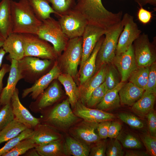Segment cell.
I'll use <instances>...</instances> for the list:
<instances>
[{
    "label": "cell",
    "mask_w": 156,
    "mask_h": 156,
    "mask_svg": "<svg viewBox=\"0 0 156 156\" xmlns=\"http://www.w3.org/2000/svg\"><path fill=\"white\" fill-rule=\"evenodd\" d=\"M81 14L88 24L107 30L120 22L122 12L113 13L107 10L102 0H77L73 9Z\"/></svg>",
    "instance_id": "1"
},
{
    "label": "cell",
    "mask_w": 156,
    "mask_h": 156,
    "mask_svg": "<svg viewBox=\"0 0 156 156\" xmlns=\"http://www.w3.org/2000/svg\"><path fill=\"white\" fill-rule=\"evenodd\" d=\"M12 32L36 35L42 21L37 16L27 0H11Z\"/></svg>",
    "instance_id": "2"
},
{
    "label": "cell",
    "mask_w": 156,
    "mask_h": 156,
    "mask_svg": "<svg viewBox=\"0 0 156 156\" xmlns=\"http://www.w3.org/2000/svg\"><path fill=\"white\" fill-rule=\"evenodd\" d=\"M36 35L51 43L58 56L65 49L69 40L58 21L51 16L42 21Z\"/></svg>",
    "instance_id": "3"
},
{
    "label": "cell",
    "mask_w": 156,
    "mask_h": 156,
    "mask_svg": "<svg viewBox=\"0 0 156 156\" xmlns=\"http://www.w3.org/2000/svg\"><path fill=\"white\" fill-rule=\"evenodd\" d=\"M123 28L121 21L106 30L104 39L96 57V59L101 66L113 62L116 55L118 38Z\"/></svg>",
    "instance_id": "4"
},
{
    "label": "cell",
    "mask_w": 156,
    "mask_h": 156,
    "mask_svg": "<svg viewBox=\"0 0 156 156\" xmlns=\"http://www.w3.org/2000/svg\"><path fill=\"white\" fill-rule=\"evenodd\" d=\"M62 52L60 59L65 73L75 77L82 55V36L69 39Z\"/></svg>",
    "instance_id": "5"
},
{
    "label": "cell",
    "mask_w": 156,
    "mask_h": 156,
    "mask_svg": "<svg viewBox=\"0 0 156 156\" xmlns=\"http://www.w3.org/2000/svg\"><path fill=\"white\" fill-rule=\"evenodd\" d=\"M24 41L25 56H33L53 60L58 56L53 46L36 35L23 34Z\"/></svg>",
    "instance_id": "6"
},
{
    "label": "cell",
    "mask_w": 156,
    "mask_h": 156,
    "mask_svg": "<svg viewBox=\"0 0 156 156\" xmlns=\"http://www.w3.org/2000/svg\"><path fill=\"white\" fill-rule=\"evenodd\" d=\"M58 18L63 32L69 39L81 37L88 24L84 17L74 9Z\"/></svg>",
    "instance_id": "7"
},
{
    "label": "cell",
    "mask_w": 156,
    "mask_h": 156,
    "mask_svg": "<svg viewBox=\"0 0 156 156\" xmlns=\"http://www.w3.org/2000/svg\"><path fill=\"white\" fill-rule=\"evenodd\" d=\"M135 59L138 67L150 66L156 59L154 46L150 42L148 36L141 34L133 42Z\"/></svg>",
    "instance_id": "8"
},
{
    "label": "cell",
    "mask_w": 156,
    "mask_h": 156,
    "mask_svg": "<svg viewBox=\"0 0 156 156\" xmlns=\"http://www.w3.org/2000/svg\"><path fill=\"white\" fill-rule=\"evenodd\" d=\"M121 21L124 28L118 38L116 55L120 54L128 49L142 33L134 22L133 17L129 14H125Z\"/></svg>",
    "instance_id": "9"
},
{
    "label": "cell",
    "mask_w": 156,
    "mask_h": 156,
    "mask_svg": "<svg viewBox=\"0 0 156 156\" xmlns=\"http://www.w3.org/2000/svg\"><path fill=\"white\" fill-rule=\"evenodd\" d=\"M18 61V68L22 78L34 80L38 76L45 71L51 65V60L41 59L33 56H25Z\"/></svg>",
    "instance_id": "10"
},
{
    "label": "cell",
    "mask_w": 156,
    "mask_h": 156,
    "mask_svg": "<svg viewBox=\"0 0 156 156\" xmlns=\"http://www.w3.org/2000/svg\"><path fill=\"white\" fill-rule=\"evenodd\" d=\"M68 99L57 105L49 114L48 121L54 125L62 129H66L78 119L72 111Z\"/></svg>",
    "instance_id": "11"
},
{
    "label": "cell",
    "mask_w": 156,
    "mask_h": 156,
    "mask_svg": "<svg viewBox=\"0 0 156 156\" xmlns=\"http://www.w3.org/2000/svg\"><path fill=\"white\" fill-rule=\"evenodd\" d=\"M106 30L92 25L88 24L86 27L82 38V55L80 69L89 57L97 43L104 35Z\"/></svg>",
    "instance_id": "12"
},
{
    "label": "cell",
    "mask_w": 156,
    "mask_h": 156,
    "mask_svg": "<svg viewBox=\"0 0 156 156\" xmlns=\"http://www.w3.org/2000/svg\"><path fill=\"white\" fill-rule=\"evenodd\" d=\"M113 62L120 74L121 81L125 82L138 67L133 45L125 52L116 55Z\"/></svg>",
    "instance_id": "13"
},
{
    "label": "cell",
    "mask_w": 156,
    "mask_h": 156,
    "mask_svg": "<svg viewBox=\"0 0 156 156\" xmlns=\"http://www.w3.org/2000/svg\"><path fill=\"white\" fill-rule=\"evenodd\" d=\"M61 73L60 69L58 64L57 62L55 63L48 73L36 80L31 87L23 90L22 97H25L30 94L33 99H36L44 92L51 83L53 80L57 79Z\"/></svg>",
    "instance_id": "14"
},
{
    "label": "cell",
    "mask_w": 156,
    "mask_h": 156,
    "mask_svg": "<svg viewBox=\"0 0 156 156\" xmlns=\"http://www.w3.org/2000/svg\"><path fill=\"white\" fill-rule=\"evenodd\" d=\"M74 107V113L84 121L99 123L114 119V114L98 109H92L86 107L81 101H77Z\"/></svg>",
    "instance_id": "15"
},
{
    "label": "cell",
    "mask_w": 156,
    "mask_h": 156,
    "mask_svg": "<svg viewBox=\"0 0 156 156\" xmlns=\"http://www.w3.org/2000/svg\"><path fill=\"white\" fill-rule=\"evenodd\" d=\"M2 48L9 54L11 59L19 61L24 57V41L23 34L12 32L5 38Z\"/></svg>",
    "instance_id": "16"
},
{
    "label": "cell",
    "mask_w": 156,
    "mask_h": 156,
    "mask_svg": "<svg viewBox=\"0 0 156 156\" xmlns=\"http://www.w3.org/2000/svg\"><path fill=\"white\" fill-rule=\"evenodd\" d=\"M98 123L84 121L72 130V134L77 140L87 145L96 143L101 139L95 131Z\"/></svg>",
    "instance_id": "17"
},
{
    "label": "cell",
    "mask_w": 156,
    "mask_h": 156,
    "mask_svg": "<svg viewBox=\"0 0 156 156\" xmlns=\"http://www.w3.org/2000/svg\"><path fill=\"white\" fill-rule=\"evenodd\" d=\"M9 75L5 87L3 89L0 94L2 105L10 102L12 97L16 89V86L22 77L18 68V61L11 60Z\"/></svg>",
    "instance_id": "18"
},
{
    "label": "cell",
    "mask_w": 156,
    "mask_h": 156,
    "mask_svg": "<svg viewBox=\"0 0 156 156\" xmlns=\"http://www.w3.org/2000/svg\"><path fill=\"white\" fill-rule=\"evenodd\" d=\"M12 106L16 118L27 127H34L40 122L39 119L33 116L21 102L18 92L16 89L11 99Z\"/></svg>",
    "instance_id": "19"
},
{
    "label": "cell",
    "mask_w": 156,
    "mask_h": 156,
    "mask_svg": "<svg viewBox=\"0 0 156 156\" xmlns=\"http://www.w3.org/2000/svg\"><path fill=\"white\" fill-rule=\"evenodd\" d=\"M106 64L101 66L97 72L79 87L81 102L87 103L91 93L105 81L107 70Z\"/></svg>",
    "instance_id": "20"
},
{
    "label": "cell",
    "mask_w": 156,
    "mask_h": 156,
    "mask_svg": "<svg viewBox=\"0 0 156 156\" xmlns=\"http://www.w3.org/2000/svg\"><path fill=\"white\" fill-rule=\"evenodd\" d=\"M104 38V35L101 37L90 56L80 69L79 80L80 85L94 74L96 70L97 55Z\"/></svg>",
    "instance_id": "21"
},
{
    "label": "cell",
    "mask_w": 156,
    "mask_h": 156,
    "mask_svg": "<svg viewBox=\"0 0 156 156\" xmlns=\"http://www.w3.org/2000/svg\"><path fill=\"white\" fill-rule=\"evenodd\" d=\"M144 91L131 82L124 83L118 92L120 103L132 105L142 97Z\"/></svg>",
    "instance_id": "22"
},
{
    "label": "cell",
    "mask_w": 156,
    "mask_h": 156,
    "mask_svg": "<svg viewBox=\"0 0 156 156\" xmlns=\"http://www.w3.org/2000/svg\"><path fill=\"white\" fill-rule=\"evenodd\" d=\"M11 0L0 2V34L5 39L12 32Z\"/></svg>",
    "instance_id": "23"
},
{
    "label": "cell",
    "mask_w": 156,
    "mask_h": 156,
    "mask_svg": "<svg viewBox=\"0 0 156 156\" xmlns=\"http://www.w3.org/2000/svg\"><path fill=\"white\" fill-rule=\"evenodd\" d=\"M73 77L69 74L61 73L57 79L63 85L70 104L74 107L80 97L79 87H77Z\"/></svg>",
    "instance_id": "24"
},
{
    "label": "cell",
    "mask_w": 156,
    "mask_h": 156,
    "mask_svg": "<svg viewBox=\"0 0 156 156\" xmlns=\"http://www.w3.org/2000/svg\"><path fill=\"white\" fill-rule=\"evenodd\" d=\"M124 83L121 81L113 89L108 90L101 101L97 105V109L104 110L118 107L120 103L118 92Z\"/></svg>",
    "instance_id": "25"
},
{
    "label": "cell",
    "mask_w": 156,
    "mask_h": 156,
    "mask_svg": "<svg viewBox=\"0 0 156 156\" xmlns=\"http://www.w3.org/2000/svg\"><path fill=\"white\" fill-rule=\"evenodd\" d=\"M64 148L66 155L87 156L90 151L88 145L70 137L66 139Z\"/></svg>",
    "instance_id": "26"
},
{
    "label": "cell",
    "mask_w": 156,
    "mask_h": 156,
    "mask_svg": "<svg viewBox=\"0 0 156 156\" xmlns=\"http://www.w3.org/2000/svg\"><path fill=\"white\" fill-rule=\"evenodd\" d=\"M61 94L58 83L54 81L43 93L38 103V107L43 109L53 105L60 98Z\"/></svg>",
    "instance_id": "27"
},
{
    "label": "cell",
    "mask_w": 156,
    "mask_h": 156,
    "mask_svg": "<svg viewBox=\"0 0 156 156\" xmlns=\"http://www.w3.org/2000/svg\"><path fill=\"white\" fill-rule=\"evenodd\" d=\"M156 94L144 91L142 97L132 105V109L138 115H146L153 109Z\"/></svg>",
    "instance_id": "28"
},
{
    "label": "cell",
    "mask_w": 156,
    "mask_h": 156,
    "mask_svg": "<svg viewBox=\"0 0 156 156\" xmlns=\"http://www.w3.org/2000/svg\"><path fill=\"white\" fill-rule=\"evenodd\" d=\"M37 17L41 21L49 17L51 14L57 13L49 5L48 0H27Z\"/></svg>",
    "instance_id": "29"
},
{
    "label": "cell",
    "mask_w": 156,
    "mask_h": 156,
    "mask_svg": "<svg viewBox=\"0 0 156 156\" xmlns=\"http://www.w3.org/2000/svg\"><path fill=\"white\" fill-rule=\"evenodd\" d=\"M36 150L40 156H59L65 155L64 145L58 140L46 144L37 145Z\"/></svg>",
    "instance_id": "30"
},
{
    "label": "cell",
    "mask_w": 156,
    "mask_h": 156,
    "mask_svg": "<svg viewBox=\"0 0 156 156\" xmlns=\"http://www.w3.org/2000/svg\"><path fill=\"white\" fill-rule=\"evenodd\" d=\"M27 128V126L14 118L0 131V144L15 137Z\"/></svg>",
    "instance_id": "31"
},
{
    "label": "cell",
    "mask_w": 156,
    "mask_h": 156,
    "mask_svg": "<svg viewBox=\"0 0 156 156\" xmlns=\"http://www.w3.org/2000/svg\"><path fill=\"white\" fill-rule=\"evenodd\" d=\"M149 72V66L138 67L131 74L128 79L139 88L145 90Z\"/></svg>",
    "instance_id": "32"
},
{
    "label": "cell",
    "mask_w": 156,
    "mask_h": 156,
    "mask_svg": "<svg viewBox=\"0 0 156 156\" xmlns=\"http://www.w3.org/2000/svg\"><path fill=\"white\" fill-rule=\"evenodd\" d=\"M37 145L46 144L59 139L55 132L45 127H42L34 132L31 137Z\"/></svg>",
    "instance_id": "33"
},
{
    "label": "cell",
    "mask_w": 156,
    "mask_h": 156,
    "mask_svg": "<svg viewBox=\"0 0 156 156\" xmlns=\"http://www.w3.org/2000/svg\"><path fill=\"white\" fill-rule=\"evenodd\" d=\"M34 132V131L27 128L8 141L0 149V156H2L4 154L10 151L22 140L31 137Z\"/></svg>",
    "instance_id": "34"
},
{
    "label": "cell",
    "mask_w": 156,
    "mask_h": 156,
    "mask_svg": "<svg viewBox=\"0 0 156 156\" xmlns=\"http://www.w3.org/2000/svg\"><path fill=\"white\" fill-rule=\"evenodd\" d=\"M37 145L31 137L22 140L2 156H18L25 153L30 149L35 148Z\"/></svg>",
    "instance_id": "35"
},
{
    "label": "cell",
    "mask_w": 156,
    "mask_h": 156,
    "mask_svg": "<svg viewBox=\"0 0 156 156\" xmlns=\"http://www.w3.org/2000/svg\"><path fill=\"white\" fill-rule=\"evenodd\" d=\"M48 0L58 17L73 9L76 3L75 0Z\"/></svg>",
    "instance_id": "36"
},
{
    "label": "cell",
    "mask_w": 156,
    "mask_h": 156,
    "mask_svg": "<svg viewBox=\"0 0 156 156\" xmlns=\"http://www.w3.org/2000/svg\"><path fill=\"white\" fill-rule=\"evenodd\" d=\"M118 70L113 65L107 66L104 82L108 90L112 89L121 81Z\"/></svg>",
    "instance_id": "37"
},
{
    "label": "cell",
    "mask_w": 156,
    "mask_h": 156,
    "mask_svg": "<svg viewBox=\"0 0 156 156\" xmlns=\"http://www.w3.org/2000/svg\"><path fill=\"white\" fill-rule=\"evenodd\" d=\"M126 148L130 149H139L142 147L140 141L133 135L122 132L116 138Z\"/></svg>",
    "instance_id": "38"
},
{
    "label": "cell",
    "mask_w": 156,
    "mask_h": 156,
    "mask_svg": "<svg viewBox=\"0 0 156 156\" xmlns=\"http://www.w3.org/2000/svg\"><path fill=\"white\" fill-rule=\"evenodd\" d=\"M3 106L0 109V131L14 119V115L10 103Z\"/></svg>",
    "instance_id": "39"
},
{
    "label": "cell",
    "mask_w": 156,
    "mask_h": 156,
    "mask_svg": "<svg viewBox=\"0 0 156 156\" xmlns=\"http://www.w3.org/2000/svg\"><path fill=\"white\" fill-rule=\"evenodd\" d=\"M108 90L104 81L92 92L87 103L89 107L97 105L101 101Z\"/></svg>",
    "instance_id": "40"
},
{
    "label": "cell",
    "mask_w": 156,
    "mask_h": 156,
    "mask_svg": "<svg viewBox=\"0 0 156 156\" xmlns=\"http://www.w3.org/2000/svg\"><path fill=\"white\" fill-rule=\"evenodd\" d=\"M111 140L107 144L105 154L107 156H123L124 153L120 142L115 138Z\"/></svg>",
    "instance_id": "41"
},
{
    "label": "cell",
    "mask_w": 156,
    "mask_h": 156,
    "mask_svg": "<svg viewBox=\"0 0 156 156\" xmlns=\"http://www.w3.org/2000/svg\"><path fill=\"white\" fill-rule=\"evenodd\" d=\"M119 118L123 122L133 128L141 129L144 125L142 122L138 118L130 114L120 113L118 115Z\"/></svg>",
    "instance_id": "42"
},
{
    "label": "cell",
    "mask_w": 156,
    "mask_h": 156,
    "mask_svg": "<svg viewBox=\"0 0 156 156\" xmlns=\"http://www.w3.org/2000/svg\"><path fill=\"white\" fill-rule=\"evenodd\" d=\"M144 91L156 94V63L149 66V72L147 85Z\"/></svg>",
    "instance_id": "43"
},
{
    "label": "cell",
    "mask_w": 156,
    "mask_h": 156,
    "mask_svg": "<svg viewBox=\"0 0 156 156\" xmlns=\"http://www.w3.org/2000/svg\"><path fill=\"white\" fill-rule=\"evenodd\" d=\"M143 143L148 153L152 156L156 155V137L146 134L142 138Z\"/></svg>",
    "instance_id": "44"
},
{
    "label": "cell",
    "mask_w": 156,
    "mask_h": 156,
    "mask_svg": "<svg viewBox=\"0 0 156 156\" xmlns=\"http://www.w3.org/2000/svg\"><path fill=\"white\" fill-rule=\"evenodd\" d=\"M146 116L150 135L152 136L156 137V115L155 111L152 109Z\"/></svg>",
    "instance_id": "45"
},
{
    "label": "cell",
    "mask_w": 156,
    "mask_h": 156,
    "mask_svg": "<svg viewBox=\"0 0 156 156\" xmlns=\"http://www.w3.org/2000/svg\"><path fill=\"white\" fill-rule=\"evenodd\" d=\"M92 147L90 151L89 155L92 156H105L107 143L106 141L99 142Z\"/></svg>",
    "instance_id": "46"
},
{
    "label": "cell",
    "mask_w": 156,
    "mask_h": 156,
    "mask_svg": "<svg viewBox=\"0 0 156 156\" xmlns=\"http://www.w3.org/2000/svg\"><path fill=\"white\" fill-rule=\"evenodd\" d=\"M111 122L110 120H106L98 123L97 130L101 139H106L108 137L109 129Z\"/></svg>",
    "instance_id": "47"
},
{
    "label": "cell",
    "mask_w": 156,
    "mask_h": 156,
    "mask_svg": "<svg viewBox=\"0 0 156 156\" xmlns=\"http://www.w3.org/2000/svg\"><path fill=\"white\" fill-rule=\"evenodd\" d=\"M139 20L144 24H146L151 21L152 17L151 12L144 9L143 7L139 8L137 14Z\"/></svg>",
    "instance_id": "48"
},
{
    "label": "cell",
    "mask_w": 156,
    "mask_h": 156,
    "mask_svg": "<svg viewBox=\"0 0 156 156\" xmlns=\"http://www.w3.org/2000/svg\"><path fill=\"white\" fill-rule=\"evenodd\" d=\"M122 127L121 124L118 122H111L109 129L108 137L111 139L116 138L120 132Z\"/></svg>",
    "instance_id": "49"
},
{
    "label": "cell",
    "mask_w": 156,
    "mask_h": 156,
    "mask_svg": "<svg viewBox=\"0 0 156 156\" xmlns=\"http://www.w3.org/2000/svg\"><path fill=\"white\" fill-rule=\"evenodd\" d=\"M10 66L7 64H4L0 70V92L3 89V80L5 74L10 71Z\"/></svg>",
    "instance_id": "50"
},
{
    "label": "cell",
    "mask_w": 156,
    "mask_h": 156,
    "mask_svg": "<svg viewBox=\"0 0 156 156\" xmlns=\"http://www.w3.org/2000/svg\"><path fill=\"white\" fill-rule=\"evenodd\" d=\"M125 155V156H149V155L147 152L144 151L132 150L127 151Z\"/></svg>",
    "instance_id": "51"
},
{
    "label": "cell",
    "mask_w": 156,
    "mask_h": 156,
    "mask_svg": "<svg viewBox=\"0 0 156 156\" xmlns=\"http://www.w3.org/2000/svg\"><path fill=\"white\" fill-rule=\"evenodd\" d=\"M140 6L143 7L146 4L149 3L154 6L156 5V0H134Z\"/></svg>",
    "instance_id": "52"
},
{
    "label": "cell",
    "mask_w": 156,
    "mask_h": 156,
    "mask_svg": "<svg viewBox=\"0 0 156 156\" xmlns=\"http://www.w3.org/2000/svg\"><path fill=\"white\" fill-rule=\"evenodd\" d=\"M6 53L5 51L2 47L0 48V67L1 66L4 56Z\"/></svg>",
    "instance_id": "53"
},
{
    "label": "cell",
    "mask_w": 156,
    "mask_h": 156,
    "mask_svg": "<svg viewBox=\"0 0 156 156\" xmlns=\"http://www.w3.org/2000/svg\"><path fill=\"white\" fill-rule=\"evenodd\" d=\"M29 156H40L39 155L36 151V150H34L33 151L30 152L28 154Z\"/></svg>",
    "instance_id": "54"
},
{
    "label": "cell",
    "mask_w": 156,
    "mask_h": 156,
    "mask_svg": "<svg viewBox=\"0 0 156 156\" xmlns=\"http://www.w3.org/2000/svg\"><path fill=\"white\" fill-rule=\"evenodd\" d=\"M5 39L0 34V48L2 47Z\"/></svg>",
    "instance_id": "55"
},
{
    "label": "cell",
    "mask_w": 156,
    "mask_h": 156,
    "mask_svg": "<svg viewBox=\"0 0 156 156\" xmlns=\"http://www.w3.org/2000/svg\"><path fill=\"white\" fill-rule=\"evenodd\" d=\"M1 105V102H0V106Z\"/></svg>",
    "instance_id": "56"
}]
</instances>
